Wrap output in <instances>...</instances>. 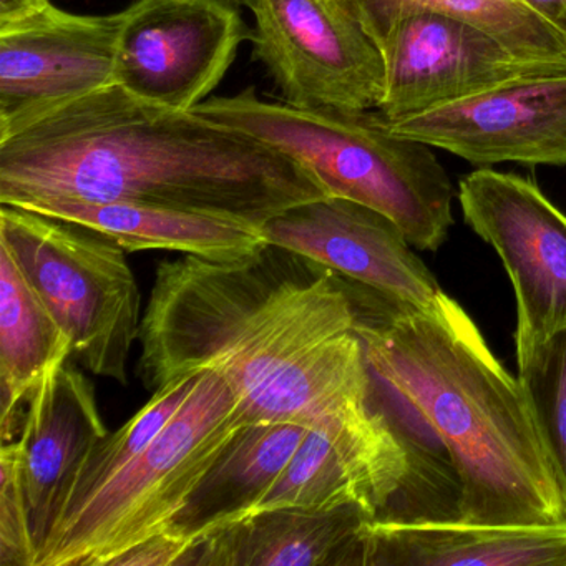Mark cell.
<instances>
[{
    "mask_svg": "<svg viewBox=\"0 0 566 566\" xmlns=\"http://www.w3.org/2000/svg\"><path fill=\"white\" fill-rule=\"evenodd\" d=\"M329 197L296 158L195 112L108 85L0 140V205H157L244 221Z\"/></svg>",
    "mask_w": 566,
    "mask_h": 566,
    "instance_id": "1",
    "label": "cell"
},
{
    "mask_svg": "<svg viewBox=\"0 0 566 566\" xmlns=\"http://www.w3.org/2000/svg\"><path fill=\"white\" fill-rule=\"evenodd\" d=\"M350 283L374 386L417 417L449 455L455 518L566 525V482L525 387L493 356L472 317H433Z\"/></svg>",
    "mask_w": 566,
    "mask_h": 566,
    "instance_id": "2",
    "label": "cell"
},
{
    "mask_svg": "<svg viewBox=\"0 0 566 566\" xmlns=\"http://www.w3.org/2000/svg\"><path fill=\"white\" fill-rule=\"evenodd\" d=\"M356 321L349 281L293 251L268 243L233 261L185 254L158 264L138 334V376L155 392L214 373L243 410Z\"/></svg>",
    "mask_w": 566,
    "mask_h": 566,
    "instance_id": "3",
    "label": "cell"
},
{
    "mask_svg": "<svg viewBox=\"0 0 566 566\" xmlns=\"http://www.w3.org/2000/svg\"><path fill=\"white\" fill-rule=\"evenodd\" d=\"M191 112L296 158L329 197L380 211L419 250H439L449 237L453 187L446 168L432 147L394 134L377 111L274 104L250 87Z\"/></svg>",
    "mask_w": 566,
    "mask_h": 566,
    "instance_id": "4",
    "label": "cell"
},
{
    "mask_svg": "<svg viewBox=\"0 0 566 566\" xmlns=\"http://www.w3.org/2000/svg\"><path fill=\"white\" fill-rule=\"evenodd\" d=\"M244 426L227 380L200 374L184 406L147 450L55 525L38 566H111L132 546L167 533Z\"/></svg>",
    "mask_w": 566,
    "mask_h": 566,
    "instance_id": "5",
    "label": "cell"
},
{
    "mask_svg": "<svg viewBox=\"0 0 566 566\" xmlns=\"http://www.w3.org/2000/svg\"><path fill=\"white\" fill-rule=\"evenodd\" d=\"M0 244L67 333L78 363L127 386L142 326L127 251L97 231L12 205L0 208Z\"/></svg>",
    "mask_w": 566,
    "mask_h": 566,
    "instance_id": "6",
    "label": "cell"
},
{
    "mask_svg": "<svg viewBox=\"0 0 566 566\" xmlns=\"http://www.w3.org/2000/svg\"><path fill=\"white\" fill-rule=\"evenodd\" d=\"M254 54L301 108L370 111L382 102V52L349 0H251Z\"/></svg>",
    "mask_w": 566,
    "mask_h": 566,
    "instance_id": "7",
    "label": "cell"
},
{
    "mask_svg": "<svg viewBox=\"0 0 566 566\" xmlns=\"http://www.w3.org/2000/svg\"><path fill=\"white\" fill-rule=\"evenodd\" d=\"M467 224L499 254L516 297V364L566 329V217L532 181L482 168L460 181Z\"/></svg>",
    "mask_w": 566,
    "mask_h": 566,
    "instance_id": "8",
    "label": "cell"
},
{
    "mask_svg": "<svg viewBox=\"0 0 566 566\" xmlns=\"http://www.w3.org/2000/svg\"><path fill=\"white\" fill-rule=\"evenodd\" d=\"M386 91L376 108L396 122L503 85L565 74L563 62L522 57L480 29L442 12L413 9L380 29Z\"/></svg>",
    "mask_w": 566,
    "mask_h": 566,
    "instance_id": "9",
    "label": "cell"
},
{
    "mask_svg": "<svg viewBox=\"0 0 566 566\" xmlns=\"http://www.w3.org/2000/svg\"><path fill=\"white\" fill-rule=\"evenodd\" d=\"M250 38L228 0H138L125 9L114 84L148 104L191 112Z\"/></svg>",
    "mask_w": 566,
    "mask_h": 566,
    "instance_id": "10",
    "label": "cell"
},
{
    "mask_svg": "<svg viewBox=\"0 0 566 566\" xmlns=\"http://www.w3.org/2000/svg\"><path fill=\"white\" fill-rule=\"evenodd\" d=\"M268 243L323 264L389 303L433 317L460 306L410 250L390 218L347 198L326 197L290 208L263 227Z\"/></svg>",
    "mask_w": 566,
    "mask_h": 566,
    "instance_id": "11",
    "label": "cell"
},
{
    "mask_svg": "<svg viewBox=\"0 0 566 566\" xmlns=\"http://www.w3.org/2000/svg\"><path fill=\"white\" fill-rule=\"evenodd\" d=\"M125 11L77 15L49 6L0 29V140L85 95L114 85Z\"/></svg>",
    "mask_w": 566,
    "mask_h": 566,
    "instance_id": "12",
    "label": "cell"
},
{
    "mask_svg": "<svg viewBox=\"0 0 566 566\" xmlns=\"http://www.w3.org/2000/svg\"><path fill=\"white\" fill-rule=\"evenodd\" d=\"M384 124L400 137L449 151L476 167L506 161L565 167L566 72L513 82Z\"/></svg>",
    "mask_w": 566,
    "mask_h": 566,
    "instance_id": "13",
    "label": "cell"
},
{
    "mask_svg": "<svg viewBox=\"0 0 566 566\" xmlns=\"http://www.w3.org/2000/svg\"><path fill=\"white\" fill-rule=\"evenodd\" d=\"M25 402L28 413L18 442L32 533L41 555L78 470L111 432L91 380L69 363L45 374Z\"/></svg>",
    "mask_w": 566,
    "mask_h": 566,
    "instance_id": "14",
    "label": "cell"
},
{
    "mask_svg": "<svg viewBox=\"0 0 566 566\" xmlns=\"http://www.w3.org/2000/svg\"><path fill=\"white\" fill-rule=\"evenodd\" d=\"M566 566V525L374 518L363 566Z\"/></svg>",
    "mask_w": 566,
    "mask_h": 566,
    "instance_id": "15",
    "label": "cell"
},
{
    "mask_svg": "<svg viewBox=\"0 0 566 566\" xmlns=\"http://www.w3.org/2000/svg\"><path fill=\"white\" fill-rule=\"evenodd\" d=\"M363 505L251 513L201 538L178 566H363Z\"/></svg>",
    "mask_w": 566,
    "mask_h": 566,
    "instance_id": "16",
    "label": "cell"
},
{
    "mask_svg": "<svg viewBox=\"0 0 566 566\" xmlns=\"http://www.w3.org/2000/svg\"><path fill=\"white\" fill-rule=\"evenodd\" d=\"M12 207L97 231L127 253L175 251L207 260L233 261L268 244L263 230L254 224L157 205L48 198Z\"/></svg>",
    "mask_w": 566,
    "mask_h": 566,
    "instance_id": "17",
    "label": "cell"
},
{
    "mask_svg": "<svg viewBox=\"0 0 566 566\" xmlns=\"http://www.w3.org/2000/svg\"><path fill=\"white\" fill-rule=\"evenodd\" d=\"M310 429L294 422H256L233 437L168 532L195 545L250 515L276 485Z\"/></svg>",
    "mask_w": 566,
    "mask_h": 566,
    "instance_id": "18",
    "label": "cell"
},
{
    "mask_svg": "<svg viewBox=\"0 0 566 566\" xmlns=\"http://www.w3.org/2000/svg\"><path fill=\"white\" fill-rule=\"evenodd\" d=\"M74 354L67 333L35 293L8 248L0 244V392L2 442L11 439L19 407L45 374Z\"/></svg>",
    "mask_w": 566,
    "mask_h": 566,
    "instance_id": "19",
    "label": "cell"
},
{
    "mask_svg": "<svg viewBox=\"0 0 566 566\" xmlns=\"http://www.w3.org/2000/svg\"><path fill=\"white\" fill-rule=\"evenodd\" d=\"M369 34L413 9L442 12L489 34L522 57L566 64V34L526 0H349Z\"/></svg>",
    "mask_w": 566,
    "mask_h": 566,
    "instance_id": "20",
    "label": "cell"
},
{
    "mask_svg": "<svg viewBox=\"0 0 566 566\" xmlns=\"http://www.w3.org/2000/svg\"><path fill=\"white\" fill-rule=\"evenodd\" d=\"M198 376L180 377L155 390L154 397L124 427L117 432L108 433L94 447L75 476L59 522L84 505L147 450L184 406L197 384Z\"/></svg>",
    "mask_w": 566,
    "mask_h": 566,
    "instance_id": "21",
    "label": "cell"
},
{
    "mask_svg": "<svg viewBox=\"0 0 566 566\" xmlns=\"http://www.w3.org/2000/svg\"><path fill=\"white\" fill-rule=\"evenodd\" d=\"M518 379L566 482V329L549 337L518 367Z\"/></svg>",
    "mask_w": 566,
    "mask_h": 566,
    "instance_id": "22",
    "label": "cell"
},
{
    "mask_svg": "<svg viewBox=\"0 0 566 566\" xmlns=\"http://www.w3.org/2000/svg\"><path fill=\"white\" fill-rule=\"evenodd\" d=\"M18 440L0 450V566H38Z\"/></svg>",
    "mask_w": 566,
    "mask_h": 566,
    "instance_id": "23",
    "label": "cell"
},
{
    "mask_svg": "<svg viewBox=\"0 0 566 566\" xmlns=\"http://www.w3.org/2000/svg\"><path fill=\"white\" fill-rule=\"evenodd\" d=\"M190 543L167 532L132 546L112 562L111 566H178Z\"/></svg>",
    "mask_w": 566,
    "mask_h": 566,
    "instance_id": "24",
    "label": "cell"
},
{
    "mask_svg": "<svg viewBox=\"0 0 566 566\" xmlns=\"http://www.w3.org/2000/svg\"><path fill=\"white\" fill-rule=\"evenodd\" d=\"M51 6V0H0V29L21 24Z\"/></svg>",
    "mask_w": 566,
    "mask_h": 566,
    "instance_id": "25",
    "label": "cell"
},
{
    "mask_svg": "<svg viewBox=\"0 0 566 566\" xmlns=\"http://www.w3.org/2000/svg\"><path fill=\"white\" fill-rule=\"evenodd\" d=\"M526 2L566 34V0H526Z\"/></svg>",
    "mask_w": 566,
    "mask_h": 566,
    "instance_id": "26",
    "label": "cell"
},
{
    "mask_svg": "<svg viewBox=\"0 0 566 566\" xmlns=\"http://www.w3.org/2000/svg\"><path fill=\"white\" fill-rule=\"evenodd\" d=\"M237 2H240V4L248 6V8H250L251 4V0H237Z\"/></svg>",
    "mask_w": 566,
    "mask_h": 566,
    "instance_id": "27",
    "label": "cell"
}]
</instances>
